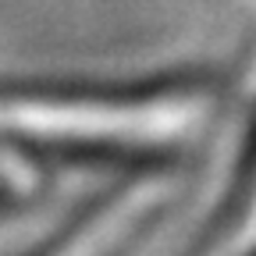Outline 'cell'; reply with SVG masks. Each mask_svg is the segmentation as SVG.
<instances>
[{
	"mask_svg": "<svg viewBox=\"0 0 256 256\" xmlns=\"http://www.w3.org/2000/svg\"><path fill=\"white\" fill-rule=\"evenodd\" d=\"M8 210H11V203H8V200H4V196H0V217H4V214H8Z\"/></svg>",
	"mask_w": 256,
	"mask_h": 256,
	"instance_id": "cell-1",
	"label": "cell"
}]
</instances>
